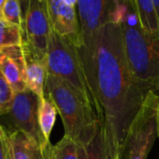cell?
<instances>
[{
	"label": "cell",
	"instance_id": "obj_14",
	"mask_svg": "<svg viewBox=\"0 0 159 159\" xmlns=\"http://www.w3.org/2000/svg\"><path fill=\"white\" fill-rule=\"evenodd\" d=\"M57 113L58 111L55 105L48 98L45 97L40 100L38 107V125L44 139L48 143H49V138L56 121Z\"/></svg>",
	"mask_w": 159,
	"mask_h": 159
},
{
	"label": "cell",
	"instance_id": "obj_22",
	"mask_svg": "<svg viewBox=\"0 0 159 159\" xmlns=\"http://www.w3.org/2000/svg\"><path fill=\"white\" fill-rule=\"evenodd\" d=\"M153 4H154L155 9H156V13H157V20H158L159 23V0H153Z\"/></svg>",
	"mask_w": 159,
	"mask_h": 159
},
{
	"label": "cell",
	"instance_id": "obj_25",
	"mask_svg": "<svg viewBox=\"0 0 159 159\" xmlns=\"http://www.w3.org/2000/svg\"><path fill=\"white\" fill-rule=\"evenodd\" d=\"M6 0H0V20H4L3 18V7Z\"/></svg>",
	"mask_w": 159,
	"mask_h": 159
},
{
	"label": "cell",
	"instance_id": "obj_10",
	"mask_svg": "<svg viewBox=\"0 0 159 159\" xmlns=\"http://www.w3.org/2000/svg\"><path fill=\"white\" fill-rule=\"evenodd\" d=\"M0 71L15 93L28 89L25 59L21 46L0 49Z\"/></svg>",
	"mask_w": 159,
	"mask_h": 159
},
{
	"label": "cell",
	"instance_id": "obj_17",
	"mask_svg": "<svg viewBox=\"0 0 159 159\" xmlns=\"http://www.w3.org/2000/svg\"><path fill=\"white\" fill-rule=\"evenodd\" d=\"M87 149V159H109L107 146L103 135V130L100 125V128L90 142L86 147Z\"/></svg>",
	"mask_w": 159,
	"mask_h": 159
},
{
	"label": "cell",
	"instance_id": "obj_20",
	"mask_svg": "<svg viewBox=\"0 0 159 159\" xmlns=\"http://www.w3.org/2000/svg\"><path fill=\"white\" fill-rule=\"evenodd\" d=\"M47 146L41 147L39 143H37L36 142L31 139V149H30L31 159H47V154H46Z\"/></svg>",
	"mask_w": 159,
	"mask_h": 159
},
{
	"label": "cell",
	"instance_id": "obj_19",
	"mask_svg": "<svg viewBox=\"0 0 159 159\" xmlns=\"http://www.w3.org/2000/svg\"><path fill=\"white\" fill-rule=\"evenodd\" d=\"M14 95L15 92L0 71V116L9 113Z\"/></svg>",
	"mask_w": 159,
	"mask_h": 159
},
{
	"label": "cell",
	"instance_id": "obj_24",
	"mask_svg": "<svg viewBox=\"0 0 159 159\" xmlns=\"http://www.w3.org/2000/svg\"><path fill=\"white\" fill-rule=\"evenodd\" d=\"M157 138H159V101L157 104Z\"/></svg>",
	"mask_w": 159,
	"mask_h": 159
},
{
	"label": "cell",
	"instance_id": "obj_28",
	"mask_svg": "<svg viewBox=\"0 0 159 159\" xmlns=\"http://www.w3.org/2000/svg\"><path fill=\"white\" fill-rule=\"evenodd\" d=\"M116 159H120V156H118L117 157H116Z\"/></svg>",
	"mask_w": 159,
	"mask_h": 159
},
{
	"label": "cell",
	"instance_id": "obj_8",
	"mask_svg": "<svg viewBox=\"0 0 159 159\" xmlns=\"http://www.w3.org/2000/svg\"><path fill=\"white\" fill-rule=\"evenodd\" d=\"M77 0H47L51 31L75 46L81 42Z\"/></svg>",
	"mask_w": 159,
	"mask_h": 159
},
{
	"label": "cell",
	"instance_id": "obj_15",
	"mask_svg": "<svg viewBox=\"0 0 159 159\" xmlns=\"http://www.w3.org/2000/svg\"><path fill=\"white\" fill-rule=\"evenodd\" d=\"M7 135L10 159H31V139L24 132L14 130Z\"/></svg>",
	"mask_w": 159,
	"mask_h": 159
},
{
	"label": "cell",
	"instance_id": "obj_1",
	"mask_svg": "<svg viewBox=\"0 0 159 159\" xmlns=\"http://www.w3.org/2000/svg\"><path fill=\"white\" fill-rule=\"evenodd\" d=\"M75 48L94 112L103 130L109 159H116L147 92L129 68L121 24H104L81 37Z\"/></svg>",
	"mask_w": 159,
	"mask_h": 159
},
{
	"label": "cell",
	"instance_id": "obj_12",
	"mask_svg": "<svg viewBox=\"0 0 159 159\" xmlns=\"http://www.w3.org/2000/svg\"><path fill=\"white\" fill-rule=\"evenodd\" d=\"M129 2L137 17L142 32L153 38L159 37V23L153 0H132Z\"/></svg>",
	"mask_w": 159,
	"mask_h": 159
},
{
	"label": "cell",
	"instance_id": "obj_6",
	"mask_svg": "<svg viewBox=\"0 0 159 159\" xmlns=\"http://www.w3.org/2000/svg\"><path fill=\"white\" fill-rule=\"evenodd\" d=\"M39 98L29 89L15 93L10 111L7 115L14 130L24 132L30 139L39 143L41 147H46L50 143L46 142L39 129Z\"/></svg>",
	"mask_w": 159,
	"mask_h": 159
},
{
	"label": "cell",
	"instance_id": "obj_9",
	"mask_svg": "<svg viewBox=\"0 0 159 159\" xmlns=\"http://www.w3.org/2000/svg\"><path fill=\"white\" fill-rule=\"evenodd\" d=\"M114 1L78 0L76 11L80 25L81 37L89 35L104 24L110 22Z\"/></svg>",
	"mask_w": 159,
	"mask_h": 159
},
{
	"label": "cell",
	"instance_id": "obj_5",
	"mask_svg": "<svg viewBox=\"0 0 159 159\" xmlns=\"http://www.w3.org/2000/svg\"><path fill=\"white\" fill-rule=\"evenodd\" d=\"M159 97L149 91L140 110L130 123L123 146L120 159H147L157 138V111Z\"/></svg>",
	"mask_w": 159,
	"mask_h": 159
},
{
	"label": "cell",
	"instance_id": "obj_23",
	"mask_svg": "<svg viewBox=\"0 0 159 159\" xmlns=\"http://www.w3.org/2000/svg\"><path fill=\"white\" fill-rule=\"evenodd\" d=\"M0 139H4V140H7V135L6 133V131L3 129L2 126L0 125Z\"/></svg>",
	"mask_w": 159,
	"mask_h": 159
},
{
	"label": "cell",
	"instance_id": "obj_26",
	"mask_svg": "<svg viewBox=\"0 0 159 159\" xmlns=\"http://www.w3.org/2000/svg\"><path fill=\"white\" fill-rule=\"evenodd\" d=\"M50 146H51V144H48V145L47 146V148H46V154H47V159H48V150H49Z\"/></svg>",
	"mask_w": 159,
	"mask_h": 159
},
{
	"label": "cell",
	"instance_id": "obj_2",
	"mask_svg": "<svg viewBox=\"0 0 159 159\" xmlns=\"http://www.w3.org/2000/svg\"><path fill=\"white\" fill-rule=\"evenodd\" d=\"M45 92L61 117L64 135L87 147L101 125L92 106L67 83L48 74Z\"/></svg>",
	"mask_w": 159,
	"mask_h": 159
},
{
	"label": "cell",
	"instance_id": "obj_27",
	"mask_svg": "<svg viewBox=\"0 0 159 159\" xmlns=\"http://www.w3.org/2000/svg\"><path fill=\"white\" fill-rule=\"evenodd\" d=\"M7 159H10V157H9V153L7 154Z\"/></svg>",
	"mask_w": 159,
	"mask_h": 159
},
{
	"label": "cell",
	"instance_id": "obj_16",
	"mask_svg": "<svg viewBox=\"0 0 159 159\" xmlns=\"http://www.w3.org/2000/svg\"><path fill=\"white\" fill-rule=\"evenodd\" d=\"M22 42L23 31L5 20H0V49L13 46H21Z\"/></svg>",
	"mask_w": 159,
	"mask_h": 159
},
{
	"label": "cell",
	"instance_id": "obj_11",
	"mask_svg": "<svg viewBox=\"0 0 159 159\" xmlns=\"http://www.w3.org/2000/svg\"><path fill=\"white\" fill-rule=\"evenodd\" d=\"M25 59L27 89L36 95L39 100L45 98V87L48 76L46 57L37 54L26 42H22Z\"/></svg>",
	"mask_w": 159,
	"mask_h": 159
},
{
	"label": "cell",
	"instance_id": "obj_4",
	"mask_svg": "<svg viewBox=\"0 0 159 159\" xmlns=\"http://www.w3.org/2000/svg\"><path fill=\"white\" fill-rule=\"evenodd\" d=\"M46 65L48 75L67 83L87 103L92 106L75 46L52 31L46 54Z\"/></svg>",
	"mask_w": 159,
	"mask_h": 159
},
{
	"label": "cell",
	"instance_id": "obj_13",
	"mask_svg": "<svg viewBox=\"0 0 159 159\" xmlns=\"http://www.w3.org/2000/svg\"><path fill=\"white\" fill-rule=\"evenodd\" d=\"M48 159H87V149L64 135L55 145L50 146Z\"/></svg>",
	"mask_w": 159,
	"mask_h": 159
},
{
	"label": "cell",
	"instance_id": "obj_3",
	"mask_svg": "<svg viewBox=\"0 0 159 159\" xmlns=\"http://www.w3.org/2000/svg\"><path fill=\"white\" fill-rule=\"evenodd\" d=\"M121 25L126 56L134 78L147 93L152 91L159 97V37L142 32L130 5Z\"/></svg>",
	"mask_w": 159,
	"mask_h": 159
},
{
	"label": "cell",
	"instance_id": "obj_18",
	"mask_svg": "<svg viewBox=\"0 0 159 159\" xmlns=\"http://www.w3.org/2000/svg\"><path fill=\"white\" fill-rule=\"evenodd\" d=\"M3 18L8 23L18 26L23 31V19L21 17L20 1L6 0L3 7Z\"/></svg>",
	"mask_w": 159,
	"mask_h": 159
},
{
	"label": "cell",
	"instance_id": "obj_7",
	"mask_svg": "<svg viewBox=\"0 0 159 159\" xmlns=\"http://www.w3.org/2000/svg\"><path fill=\"white\" fill-rule=\"evenodd\" d=\"M51 34L47 0H30L23 20V41L46 57Z\"/></svg>",
	"mask_w": 159,
	"mask_h": 159
},
{
	"label": "cell",
	"instance_id": "obj_21",
	"mask_svg": "<svg viewBox=\"0 0 159 159\" xmlns=\"http://www.w3.org/2000/svg\"><path fill=\"white\" fill-rule=\"evenodd\" d=\"M8 154V145L7 139H0V159H7Z\"/></svg>",
	"mask_w": 159,
	"mask_h": 159
}]
</instances>
